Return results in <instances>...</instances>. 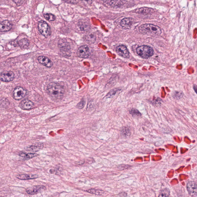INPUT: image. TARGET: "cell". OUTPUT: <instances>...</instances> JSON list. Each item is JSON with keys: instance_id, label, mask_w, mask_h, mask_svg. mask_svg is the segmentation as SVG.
<instances>
[{"instance_id": "ac0fdd59", "label": "cell", "mask_w": 197, "mask_h": 197, "mask_svg": "<svg viewBox=\"0 0 197 197\" xmlns=\"http://www.w3.org/2000/svg\"><path fill=\"white\" fill-rule=\"evenodd\" d=\"M84 39L88 43H93L96 40V37L94 33H89L84 36Z\"/></svg>"}, {"instance_id": "ba28073f", "label": "cell", "mask_w": 197, "mask_h": 197, "mask_svg": "<svg viewBox=\"0 0 197 197\" xmlns=\"http://www.w3.org/2000/svg\"><path fill=\"white\" fill-rule=\"evenodd\" d=\"M90 50L87 45H83L79 48L77 54L79 57L81 58H87L89 56Z\"/></svg>"}, {"instance_id": "44dd1931", "label": "cell", "mask_w": 197, "mask_h": 197, "mask_svg": "<svg viewBox=\"0 0 197 197\" xmlns=\"http://www.w3.org/2000/svg\"><path fill=\"white\" fill-rule=\"evenodd\" d=\"M87 191L89 193L96 195H98V196H101L103 195L104 193V191L103 190L99 189H96L94 188L89 189L87 190Z\"/></svg>"}, {"instance_id": "d4e9b609", "label": "cell", "mask_w": 197, "mask_h": 197, "mask_svg": "<svg viewBox=\"0 0 197 197\" xmlns=\"http://www.w3.org/2000/svg\"><path fill=\"white\" fill-rule=\"evenodd\" d=\"M130 113L133 117L135 118H138L141 116V112L135 108H132L130 110Z\"/></svg>"}, {"instance_id": "4dcf8cb0", "label": "cell", "mask_w": 197, "mask_h": 197, "mask_svg": "<svg viewBox=\"0 0 197 197\" xmlns=\"http://www.w3.org/2000/svg\"><path fill=\"white\" fill-rule=\"evenodd\" d=\"M64 2H67V3H69V4H76L77 2V1H64Z\"/></svg>"}, {"instance_id": "d6986e66", "label": "cell", "mask_w": 197, "mask_h": 197, "mask_svg": "<svg viewBox=\"0 0 197 197\" xmlns=\"http://www.w3.org/2000/svg\"><path fill=\"white\" fill-rule=\"evenodd\" d=\"M18 45L22 49H25L29 46V41L26 38H23L20 40L17 43Z\"/></svg>"}, {"instance_id": "277c9868", "label": "cell", "mask_w": 197, "mask_h": 197, "mask_svg": "<svg viewBox=\"0 0 197 197\" xmlns=\"http://www.w3.org/2000/svg\"><path fill=\"white\" fill-rule=\"evenodd\" d=\"M58 47L63 55L67 57L71 56V47L66 40L64 39H61L58 42Z\"/></svg>"}, {"instance_id": "1f68e13d", "label": "cell", "mask_w": 197, "mask_h": 197, "mask_svg": "<svg viewBox=\"0 0 197 197\" xmlns=\"http://www.w3.org/2000/svg\"><path fill=\"white\" fill-rule=\"evenodd\" d=\"M167 196L165 194L163 193H161L160 194L159 196L158 197H166Z\"/></svg>"}, {"instance_id": "d6a6232c", "label": "cell", "mask_w": 197, "mask_h": 197, "mask_svg": "<svg viewBox=\"0 0 197 197\" xmlns=\"http://www.w3.org/2000/svg\"><path fill=\"white\" fill-rule=\"evenodd\" d=\"M193 88L194 91H195V92L197 94V86H196V85H194Z\"/></svg>"}, {"instance_id": "7c38bea8", "label": "cell", "mask_w": 197, "mask_h": 197, "mask_svg": "<svg viewBox=\"0 0 197 197\" xmlns=\"http://www.w3.org/2000/svg\"><path fill=\"white\" fill-rule=\"evenodd\" d=\"M34 104L33 102L28 99H25L21 102L20 106L23 110H29L33 109Z\"/></svg>"}, {"instance_id": "484cf974", "label": "cell", "mask_w": 197, "mask_h": 197, "mask_svg": "<svg viewBox=\"0 0 197 197\" xmlns=\"http://www.w3.org/2000/svg\"><path fill=\"white\" fill-rule=\"evenodd\" d=\"M44 16L45 19L48 21H53L56 19V16L52 13H45L44 14Z\"/></svg>"}, {"instance_id": "603a6c76", "label": "cell", "mask_w": 197, "mask_h": 197, "mask_svg": "<svg viewBox=\"0 0 197 197\" xmlns=\"http://www.w3.org/2000/svg\"><path fill=\"white\" fill-rule=\"evenodd\" d=\"M19 155L24 158V160H27L36 157L38 155L37 154L32 153H29L27 154L24 153H21L19 154Z\"/></svg>"}, {"instance_id": "5bb4252c", "label": "cell", "mask_w": 197, "mask_h": 197, "mask_svg": "<svg viewBox=\"0 0 197 197\" xmlns=\"http://www.w3.org/2000/svg\"><path fill=\"white\" fill-rule=\"evenodd\" d=\"M12 25L8 20H4L1 22L0 30L1 32H6L10 31L12 28Z\"/></svg>"}, {"instance_id": "ffe728a7", "label": "cell", "mask_w": 197, "mask_h": 197, "mask_svg": "<svg viewBox=\"0 0 197 197\" xmlns=\"http://www.w3.org/2000/svg\"><path fill=\"white\" fill-rule=\"evenodd\" d=\"M152 9L149 8L143 7L137 9L135 11V12L142 15H146L150 14L151 12Z\"/></svg>"}, {"instance_id": "2e32d148", "label": "cell", "mask_w": 197, "mask_h": 197, "mask_svg": "<svg viewBox=\"0 0 197 197\" xmlns=\"http://www.w3.org/2000/svg\"><path fill=\"white\" fill-rule=\"evenodd\" d=\"M132 22L131 18L126 17L124 18L120 22V24L122 28L125 29H129L131 28Z\"/></svg>"}, {"instance_id": "f546056e", "label": "cell", "mask_w": 197, "mask_h": 197, "mask_svg": "<svg viewBox=\"0 0 197 197\" xmlns=\"http://www.w3.org/2000/svg\"><path fill=\"white\" fill-rule=\"evenodd\" d=\"M14 2H15V3H16V4H17V5H21L22 4V2H24V1H13Z\"/></svg>"}, {"instance_id": "3957f363", "label": "cell", "mask_w": 197, "mask_h": 197, "mask_svg": "<svg viewBox=\"0 0 197 197\" xmlns=\"http://www.w3.org/2000/svg\"><path fill=\"white\" fill-rule=\"evenodd\" d=\"M136 52L138 55L145 59L152 56L154 54L153 49L147 45H141L138 47L136 49Z\"/></svg>"}, {"instance_id": "f1b7e54d", "label": "cell", "mask_w": 197, "mask_h": 197, "mask_svg": "<svg viewBox=\"0 0 197 197\" xmlns=\"http://www.w3.org/2000/svg\"><path fill=\"white\" fill-rule=\"evenodd\" d=\"M85 104V101L83 99L77 105V107L78 109H82L84 107Z\"/></svg>"}, {"instance_id": "9a60e30c", "label": "cell", "mask_w": 197, "mask_h": 197, "mask_svg": "<svg viewBox=\"0 0 197 197\" xmlns=\"http://www.w3.org/2000/svg\"><path fill=\"white\" fill-rule=\"evenodd\" d=\"M16 177L20 180H28L37 178H39V175L37 174H19L17 175Z\"/></svg>"}, {"instance_id": "30bf717a", "label": "cell", "mask_w": 197, "mask_h": 197, "mask_svg": "<svg viewBox=\"0 0 197 197\" xmlns=\"http://www.w3.org/2000/svg\"><path fill=\"white\" fill-rule=\"evenodd\" d=\"M116 52L118 55L124 58H128L130 57V52L127 47L125 45H121L117 47Z\"/></svg>"}, {"instance_id": "6da1fadb", "label": "cell", "mask_w": 197, "mask_h": 197, "mask_svg": "<svg viewBox=\"0 0 197 197\" xmlns=\"http://www.w3.org/2000/svg\"><path fill=\"white\" fill-rule=\"evenodd\" d=\"M47 91L49 96L56 101L61 100L65 92L63 86L55 82H51L47 85Z\"/></svg>"}, {"instance_id": "9c48e42d", "label": "cell", "mask_w": 197, "mask_h": 197, "mask_svg": "<svg viewBox=\"0 0 197 197\" xmlns=\"http://www.w3.org/2000/svg\"><path fill=\"white\" fill-rule=\"evenodd\" d=\"M15 77V74L11 71H5L1 72L0 76V79L2 81L5 82H9L13 80Z\"/></svg>"}, {"instance_id": "7402d4cb", "label": "cell", "mask_w": 197, "mask_h": 197, "mask_svg": "<svg viewBox=\"0 0 197 197\" xmlns=\"http://www.w3.org/2000/svg\"><path fill=\"white\" fill-rule=\"evenodd\" d=\"M121 135L124 138H127L131 134L130 130L127 127H122L120 130Z\"/></svg>"}, {"instance_id": "7a4b0ae2", "label": "cell", "mask_w": 197, "mask_h": 197, "mask_svg": "<svg viewBox=\"0 0 197 197\" xmlns=\"http://www.w3.org/2000/svg\"><path fill=\"white\" fill-rule=\"evenodd\" d=\"M140 32L142 33L151 35H160L162 31L160 27L152 24H146L142 25L139 28Z\"/></svg>"}, {"instance_id": "4fadbf2b", "label": "cell", "mask_w": 197, "mask_h": 197, "mask_svg": "<svg viewBox=\"0 0 197 197\" xmlns=\"http://www.w3.org/2000/svg\"><path fill=\"white\" fill-rule=\"evenodd\" d=\"M37 60L39 63L47 67H51L53 65L51 60L45 56H40L37 58Z\"/></svg>"}, {"instance_id": "8992f818", "label": "cell", "mask_w": 197, "mask_h": 197, "mask_svg": "<svg viewBox=\"0 0 197 197\" xmlns=\"http://www.w3.org/2000/svg\"><path fill=\"white\" fill-rule=\"evenodd\" d=\"M28 93V91L22 87H16L13 91V98L16 100H20L24 98Z\"/></svg>"}, {"instance_id": "5b68a950", "label": "cell", "mask_w": 197, "mask_h": 197, "mask_svg": "<svg viewBox=\"0 0 197 197\" xmlns=\"http://www.w3.org/2000/svg\"><path fill=\"white\" fill-rule=\"evenodd\" d=\"M38 28L39 32L45 37H48L51 35V28L47 23L44 21H41L39 22Z\"/></svg>"}, {"instance_id": "8fae6325", "label": "cell", "mask_w": 197, "mask_h": 197, "mask_svg": "<svg viewBox=\"0 0 197 197\" xmlns=\"http://www.w3.org/2000/svg\"><path fill=\"white\" fill-rule=\"evenodd\" d=\"M187 189L189 194L191 196H196L197 195V185L193 181L189 182L187 185Z\"/></svg>"}, {"instance_id": "52a82bcc", "label": "cell", "mask_w": 197, "mask_h": 197, "mask_svg": "<svg viewBox=\"0 0 197 197\" xmlns=\"http://www.w3.org/2000/svg\"><path fill=\"white\" fill-rule=\"evenodd\" d=\"M46 189V187L44 186L35 185L27 188L26 192L30 195H35L42 193Z\"/></svg>"}, {"instance_id": "4316f807", "label": "cell", "mask_w": 197, "mask_h": 197, "mask_svg": "<svg viewBox=\"0 0 197 197\" xmlns=\"http://www.w3.org/2000/svg\"><path fill=\"white\" fill-rule=\"evenodd\" d=\"M80 28L81 30L83 31H87L90 28L89 24L87 22H81L80 23Z\"/></svg>"}, {"instance_id": "83f0119b", "label": "cell", "mask_w": 197, "mask_h": 197, "mask_svg": "<svg viewBox=\"0 0 197 197\" xmlns=\"http://www.w3.org/2000/svg\"><path fill=\"white\" fill-rule=\"evenodd\" d=\"M183 96V93L182 92L176 91L174 92L173 94V97L176 99H179L181 98Z\"/></svg>"}, {"instance_id": "e0dca14e", "label": "cell", "mask_w": 197, "mask_h": 197, "mask_svg": "<svg viewBox=\"0 0 197 197\" xmlns=\"http://www.w3.org/2000/svg\"><path fill=\"white\" fill-rule=\"evenodd\" d=\"M105 2L110 6L114 8H120L124 5L125 1H105Z\"/></svg>"}, {"instance_id": "cb8c5ba5", "label": "cell", "mask_w": 197, "mask_h": 197, "mask_svg": "<svg viewBox=\"0 0 197 197\" xmlns=\"http://www.w3.org/2000/svg\"><path fill=\"white\" fill-rule=\"evenodd\" d=\"M120 90V89L119 88H115L112 89L107 93L106 96V98H113Z\"/></svg>"}]
</instances>
